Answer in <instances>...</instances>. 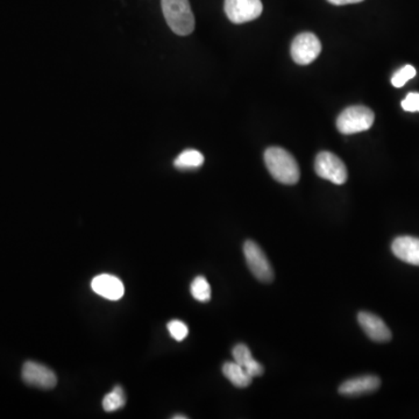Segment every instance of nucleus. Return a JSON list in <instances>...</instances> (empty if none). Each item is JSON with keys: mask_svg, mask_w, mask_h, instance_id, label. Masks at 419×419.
Returning a JSON list of instances; mask_svg holds the SVG:
<instances>
[{"mask_svg": "<svg viewBox=\"0 0 419 419\" xmlns=\"http://www.w3.org/2000/svg\"><path fill=\"white\" fill-rule=\"evenodd\" d=\"M265 167L277 182L292 185L299 180L297 161L283 148L270 147L265 153Z\"/></svg>", "mask_w": 419, "mask_h": 419, "instance_id": "1", "label": "nucleus"}, {"mask_svg": "<svg viewBox=\"0 0 419 419\" xmlns=\"http://www.w3.org/2000/svg\"><path fill=\"white\" fill-rule=\"evenodd\" d=\"M162 12L171 30L187 36L195 30V17L189 0H161Z\"/></svg>", "mask_w": 419, "mask_h": 419, "instance_id": "2", "label": "nucleus"}, {"mask_svg": "<svg viewBox=\"0 0 419 419\" xmlns=\"http://www.w3.org/2000/svg\"><path fill=\"white\" fill-rule=\"evenodd\" d=\"M374 120L375 115L369 108L357 105L341 112L337 119V127L343 134H354L369 130Z\"/></svg>", "mask_w": 419, "mask_h": 419, "instance_id": "3", "label": "nucleus"}, {"mask_svg": "<svg viewBox=\"0 0 419 419\" xmlns=\"http://www.w3.org/2000/svg\"><path fill=\"white\" fill-rule=\"evenodd\" d=\"M314 171L318 176L341 185L348 180V168L344 162L330 151H321L314 161Z\"/></svg>", "mask_w": 419, "mask_h": 419, "instance_id": "4", "label": "nucleus"}, {"mask_svg": "<svg viewBox=\"0 0 419 419\" xmlns=\"http://www.w3.org/2000/svg\"><path fill=\"white\" fill-rule=\"evenodd\" d=\"M243 254L249 270L259 281L269 283L274 280V270L265 252L258 243L247 240L243 245Z\"/></svg>", "mask_w": 419, "mask_h": 419, "instance_id": "5", "label": "nucleus"}, {"mask_svg": "<svg viewBox=\"0 0 419 419\" xmlns=\"http://www.w3.org/2000/svg\"><path fill=\"white\" fill-rule=\"evenodd\" d=\"M321 52V41L314 33L299 34L292 41V59L299 66H308L314 62Z\"/></svg>", "mask_w": 419, "mask_h": 419, "instance_id": "6", "label": "nucleus"}, {"mask_svg": "<svg viewBox=\"0 0 419 419\" xmlns=\"http://www.w3.org/2000/svg\"><path fill=\"white\" fill-rule=\"evenodd\" d=\"M23 382L40 389H52L57 384L56 374L45 365L35 361H27L21 370Z\"/></svg>", "mask_w": 419, "mask_h": 419, "instance_id": "7", "label": "nucleus"}, {"mask_svg": "<svg viewBox=\"0 0 419 419\" xmlns=\"http://www.w3.org/2000/svg\"><path fill=\"white\" fill-rule=\"evenodd\" d=\"M261 0H225V12L233 23H245L261 16Z\"/></svg>", "mask_w": 419, "mask_h": 419, "instance_id": "8", "label": "nucleus"}, {"mask_svg": "<svg viewBox=\"0 0 419 419\" xmlns=\"http://www.w3.org/2000/svg\"><path fill=\"white\" fill-rule=\"evenodd\" d=\"M357 321L365 333L377 343H386L391 339V331L386 326L382 319L377 314L370 312L362 311L357 314Z\"/></svg>", "mask_w": 419, "mask_h": 419, "instance_id": "9", "label": "nucleus"}, {"mask_svg": "<svg viewBox=\"0 0 419 419\" xmlns=\"http://www.w3.org/2000/svg\"><path fill=\"white\" fill-rule=\"evenodd\" d=\"M91 288L97 295L110 301H118L124 296L125 292L122 282L110 274L96 276L95 279L92 280Z\"/></svg>", "mask_w": 419, "mask_h": 419, "instance_id": "10", "label": "nucleus"}, {"mask_svg": "<svg viewBox=\"0 0 419 419\" xmlns=\"http://www.w3.org/2000/svg\"><path fill=\"white\" fill-rule=\"evenodd\" d=\"M381 381L375 375H362V377H353L350 380L345 381L339 386V394L344 396H360L364 394L373 393L379 389Z\"/></svg>", "mask_w": 419, "mask_h": 419, "instance_id": "11", "label": "nucleus"}, {"mask_svg": "<svg viewBox=\"0 0 419 419\" xmlns=\"http://www.w3.org/2000/svg\"><path fill=\"white\" fill-rule=\"evenodd\" d=\"M391 251L397 259L409 265H419V238L398 236L394 240Z\"/></svg>", "mask_w": 419, "mask_h": 419, "instance_id": "12", "label": "nucleus"}, {"mask_svg": "<svg viewBox=\"0 0 419 419\" xmlns=\"http://www.w3.org/2000/svg\"><path fill=\"white\" fill-rule=\"evenodd\" d=\"M233 359L236 361V364H239L240 366H243L245 368L246 372L251 375L252 377H260L263 374L265 369L263 366L259 364L258 361L253 357L251 350H249L246 345L238 344L234 346L232 350Z\"/></svg>", "mask_w": 419, "mask_h": 419, "instance_id": "13", "label": "nucleus"}, {"mask_svg": "<svg viewBox=\"0 0 419 419\" xmlns=\"http://www.w3.org/2000/svg\"><path fill=\"white\" fill-rule=\"evenodd\" d=\"M223 374L227 380L236 388H247L249 384H252L253 377L246 372L243 366L236 364V361L226 362L224 365Z\"/></svg>", "mask_w": 419, "mask_h": 419, "instance_id": "14", "label": "nucleus"}, {"mask_svg": "<svg viewBox=\"0 0 419 419\" xmlns=\"http://www.w3.org/2000/svg\"><path fill=\"white\" fill-rule=\"evenodd\" d=\"M204 163V156L196 149H187L182 151L175 160L174 166L180 171H190L202 167Z\"/></svg>", "mask_w": 419, "mask_h": 419, "instance_id": "15", "label": "nucleus"}, {"mask_svg": "<svg viewBox=\"0 0 419 419\" xmlns=\"http://www.w3.org/2000/svg\"><path fill=\"white\" fill-rule=\"evenodd\" d=\"M125 403H126V397H125L124 390L122 386H115V389L112 390L111 393H108L103 400V408L105 411L108 413H113L117 410L124 408Z\"/></svg>", "mask_w": 419, "mask_h": 419, "instance_id": "16", "label": "nucleus"}, {"mask_svg": "<svg viewBox=\"0 0 419 419\" xmlns=\"http://www.w3.org/2000/svg\"><path fill=\"white\" fill-rule=\"evenodd\" d=\"M190 292L193 297L202 303L211 299V288H210L209 282L204 276H197L196 279L193 280Z\"/></svg>", "mask_w": 419, "mask_h": 419, "instance_id": "17", "label": "nucleus"}, {"mask_svg": "<svg viewBox=\"0 0 419 419\" xmlns=\"http://www.w3.org/2000/svg\"><path fill=\"white\" fill-rule=\"evenodd\" d=\"M416 76V69L413 66H406L401 68L398 71L395 72L391 79V84L395 88H402Z\"/></svg>", "mask_w": 419, "mask_h": 419, "instance_id": "18", "label": "nucleus"}, {"mask_svg": "<svg viewBox=\"0 0 419 419\" xmlns=\"http://www.w3.org/2000/svg\"><path fill=\"white\" fill-rule=\"evenodd\" d=\"M168 331L171 333V337L177 341L184 340L189 334L187 324H184L183 321H176V319L168 323Z\"/></svg>", "mask_w": 419, "mask_h": 419, "instance_id": "19", "label": "nucleus"}, {"mask_svg": "<svg viewBox=\"0 0 419 419\" xmlns=\"http://www.w3.org/2000/svg\"><path fill=\"white\" fill-rule=\"evenodd\" d=\"M402 108L406 112H419V93L411 92L402 102Z\"/></svg>", "mask_w": 419, "mask_h": 419, "instance_id": "20", "label": "nucleus"}, {"mask_svg": "<svg viewBox=\"0 0 419 419\" xmlns=\"http://www.w3.org/2000/svg\"><path fill=\"white\" fill-rule=\"evenodd\" d=\"M328 3L337 5V6H343V5H350V4H357L364 1V0H328Z\"/></svg>", "mask_w": 419, "mask_h": 419, "instance_id": "21", "label": "nucleus"}, {"mask_svg": "<svg viewBox=\"0 0 419 419\" xmlns=\"http://www.w3.org/2000/svg\"><path fill=\"white\" fill-rule=\"evenodd\" d=\"M173 419H187L188 417L185 415H175V416L171 417Z\"/></svg>", "mask_w": 419, "mask_h": 419, "instance_id": "22", "label": "nucleus"}]
</instances>
